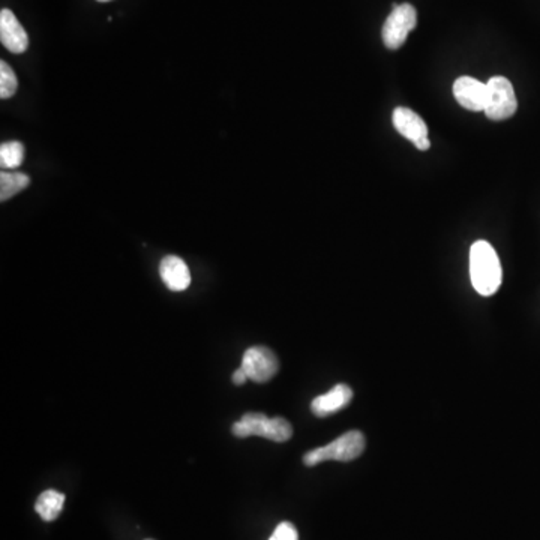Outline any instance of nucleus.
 Segmentation results:
<instances>
[{
    "label": "nucleus",
    "instance_id": "20e7f679",
    "mask_svg": "<svg viewBox=\"0 0 540 540\" xmlns=\"http://www.w3.org/2000/svg\"><path fill=\"white\" fill-rule=\"evenodd\" d=\"M418 26V13L413 5H393L383 26V43L389 50H398L404 45L410 32Z\"/></svg>",
    "mask_w": 540,
    "mask_h": 540
},
{
    "label": "nucleus",
    "instance_id": "f257e3e1",
    "mask_svg": "<svg viewBox=\"0 0 540 540\" xmlns=\"http://www.w3.org/2000/svg\"><path fill=\"white\" fill-rule=\"evenodd\" d=\"M470 278L476 292L482 296H493L503 281L500 258L493 245L477 240L470 249Z\"/></svg>",
    "mask_w": 540,
    "mask_h": 540
},
{
    "label": "nucleus",
    "instance_id": "f3484780",
    "mask_svg": "<svg viewBox=\"0 0 540 540\" xmlns=\"http://www.w3.org/2000/svg\"><path fill=\"white\" fill-rule=\"evenodd\" d=\"M231 380H233V383H235L236 386H242V384H245L246 381H248V375H246V372H245L242 368H237V370L233 372V377H231Z\"/></svg>",
    "mask_w": 540,
    "mask_h": 540
},
{
    "label": "nucleus",
    "instance_id": "6e6552de",
    "mask_svg": "<svg viewBox=\"0 0 540 540\" xmlns=\"http://www.w3.org/2000/svg\"><path fill=\"white\" fill-rule=\"evenodd\" d=\"M453 95L459 105L470 111H485L488 104V86L473 77H459L453 83Z\"/></svg>",
    "mask_w": 540,
    "mask_h": 540
},
{
    "label": "nucleus",
    "instance_id": "f03ea898",
    "mask_svg": "<svg viewBox=\"0 0 540 540\" xmlns=\"http://www.w3.org/2000/svg\"><path fill=\"white\" fill-rule=\"evenodd\" d=\"M233 436L239 439L263 437L275 443H285L293 436V428L287 419L267 418L263 413H246L231 428Z\"/></svg>",
    "mask_w": 540,
    "mask_h": 540
},
{
    "label": "nucleus",
    "instance_id": "4468645a",
    "mask_svg": "<svg viewBox=\"0 0 540 540\" xmlns=\"http://www.w3.org/2000/svg\"><path fill=\"white\" fill-rule=\"evenodd\" d=\"M24 159V146L20 141H8L0 146V166L4 170H15Z\"/></svg>",
    "mask_w": 540,
    "mask_h": 540
},
{
    "label": "nucleus",
    "instance_id": "ddd939ff",
    "mask_svg": "<svg viewBox=\"0 0 540 540\" xmlns=\"http://www.w3.org/2000/svg\"><path fill=\"white\" fill-rule=\"evenodd\" d=\"M31 185V178L20 171H2L0 173V200L6 201L17 196Z\"/></svg>",
    "mask_w": 540,
    "mask_h": 540
},
{
    "label": "nucleus",
    "instance_id": "dca6fc26",
    "mask_svg": "<svg viewBox=\"0 0 540 540\" xmlns=\"http://www.w3.org/2000/svg\"><path fill=\"white\" fill-rule=\"evenodd\" d=\"M269 540H299L297 530L292 523H281L278 527L275 528L274 535L270 536Z\"/></svg>",
    "mask_w": 540,
    "mask_h": 540
},
{
    "label": "nucleus",
    "instance_id": "423d86ee",
    "mask_svg": "<svg viewBox=\"0 0 540 540\" xmlns=\"http://www.w3.org/2000/svg\"><path fill=\"white\" fill-rule=\"evenodd\" d=\"M240 368L246 372L248 380L254 383L263 384L267 383L276 375L279 362L272 350L256 345L245 352Z\"/></svg>",
    "mask_w": 540,
    "mask_h": 540
},
{
    "label": "nucleus",
    "instance_id": "a211bd4d",
    "mask_svg": "<svg viewBox=\"0 0 540 540\" xmlns=\"http://www.w3.org/2000/svg\"><path fill=\"white\" fill-rule=\"evenodd\" d=\"M98 2H110V0H98Z\"/></svg>",
    "mask_w": 540,
    "mask_h": 540
},
{
    "label": "nucleus",
    "instance_id": "9b49d317",
    "mask_svg": "<svg viewBox=\"0 0 540 540\" xmlns=\"http://www.w3.org/2000/svg\"><path fill=\"white\" fill-rule=\"evenodd\" d=\"M159 275H161L162 283L166 284L167 288L171 292H183L191 284L189 267L178 256H167L162 258Z\"/></svg>",
    "mask_w": 540,
    "mask_h": 540
},
{
    "label": "nucleus",
    "instance_id": "0eeeda50",
    "mask_svg": "<svg viewBox=\"0 0 540 540\" xmlns=\"http://www.w3.org/2000/svg\"><path fill=\"white\" fill-rule=\"evenodd\" d=\"M392 119L397 131L405 139L410 140L419 150H428L431 148V143L428 139L427 123L423 122V119L418 113H414L413 110L398 107L393 111Z\"/></svg>",
    "mask_w": 540,
    "mask_h": 540
},
{
    "label": "nucleus",
    "instance_id": "39448f33",
    "mask_svg": "<svg viewBox=\"0 0 540 540\" xmlns=\"http://www.w3.org/2000/svg\"><path fill=\"white\" fill-rule=\"evenodd\" d=\"M487 86H488V104L485 109L487 118L491 121H506L512 118L518 110V100L509 80L506 77H493Z\"/></svg>",
    "mask_w": 540,
    "mask_h": 540
},
{
    "label": "nucleus",
    "instance_id": "1a4fd4ad",
    "mask_svg": "<svg viewBox=\"0 0 540 540\" xmlns=\"http://www.w3.org/2000/svg\"><path fill=\"white\" fill-rule=\"evenodd\" d=\"M0 41L14 54H22L29 47V36L22 23L18 22L11 9L0 11Z\"/></svg>",
    "mask_w": 540,
    "mask_h": 540
},
{
    "label": "nucleus",
    "instance_id": "7ed1b4c3",
    "mask_svg": "<svg viewBox=\"0 0 540 540\" xmlns=\"http://www.w3.org/2000/svg\"><path fill=\"white\" fill-rule=\"evenodd\" d=\"M365 448V436L361 431L345 432L329 445L306 452L304 455V464L306 467H314L326 461H354L361 457Z\"/></svg>",
    "mask_w": 540,
    "mask_h": 540
},
{
    "label": "nucleus",
    "instance_id": "f8f14e48",
    "mask_svg": "<svg viewBox=\"0 0 540 540\" xmlns=\"http://www.w3.org/2000/svg\"><path fill=\"white\" fill-rule=\"evenodd\" d=\"M63 505H65V496L63 494L54 491V489H47L36 500V514L40 515L41 518L47 521V523H52V521H56L59 518V515L63 510Z\"/></svg>",
    "mask_w": 540,
    "mask_h": 540
},
{
    "label": "nucleus",
    "instance_id": "9d476101",
    "mask_svg": "<svg viewBox=\"0 0 540 540\" xmlns=\"http://www.w3.org/2000/svg\"><path fill=\"white\" fill-rule=\"evenodd\" d=\"M353 400V391L347 384H336L329 392L318 395L311 402V411L317 418H329L332 414L344 410Z\"/></svg>",
    "mask_w": 540,
    "mask_h": 540
},
{
    "label": "nucleus",
    "instance_id": "6ab92c4d",
    "mask_svg": "<svg viewBox=\"0 0 540 540\" xmlns=\"http://www.w3.org/2000/svg\"><path fill=\"white\" fill-rule=\"evenodd\" d=\"M148 540H152V539H148Z\"/></svg>",
    "mask_w": 540,
    "mask_h": 540
},
{
    "label": "nucleus",
    "instance_id": "2eb2a0df",
    "mask_svg": "<svg viewBox=\"0 0 540 540\" xmlns=\"http://www.w3.org/2000/svg\"><path fill=\"white\" fill-rule=\"evenodd\" d=\"M18 89V80L14 74L13 68L6 62H0V98L8 100L15 95Z\"/></svg>",
    "mask_w": 540,
    "mask_h": 540
}]
</instances>
